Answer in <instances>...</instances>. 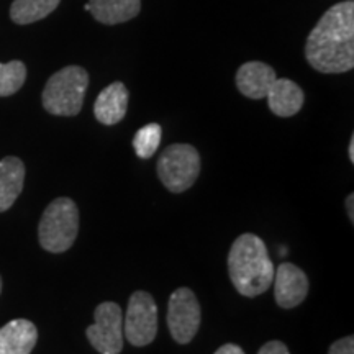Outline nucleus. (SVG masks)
<instances>
[{
	"label": "nucleus",
	"instance_id": "1",
	"mask_svg": "<svg viewBox=\"0 0 354 354\" xmlns=\"http://www.w3.org/2000/svg\"><path fill=\"white\" fill-rule=\"evenodd\" d=\"M305 57L318 73L342 74L354 68V2L323 13L305 44Z\"/></svg>",
	"mask_w": 354,
	"mask_h": 354
},
{
	"label": "nucleus",
	"instance_id": "2",
	"mask_svg": "<svg viewBox=\"0 0 354 354\" xmlns=\"http://www.w3.org/2000/svg\"><path fill=\"white\" fill-rule=\"evenodd\" d=\"M274 268L264 241L253 233L238 236L230 248L228 272L234 289L245 297H258L272 284Z\"/></svg>",
	"mask_w": 354,
	"mask_h": 354
},
{
	"label": "nucleus",
	"instance_id": "3",
	"mask_svg": "<svg viewBox=\"0 0 354 354\" xmlns=\"http://www.w3.org/2000/svg\"><path fill=\"white\" fill-rule=\"evenodd\" d=\"M88 86V74L81 66H66L43 88V107L57 117H74L81 112Z\"/></svg>",
	"mask_w": 354,
	"mask_h": 354
},
{
	"label": "nucleus",
	"instance_id": "4",
	"mask_svg": "<svg viewBox=\"0 0 354 354\" xmlns=\"http://www.w3.org/2000/svg\"><path fill=\"white\" fill-rule=\"evenodd\" d=\"M77 232L79 210L76 203L68 197L55 198L39 220V245L50 253H64L74 245Z\"/></svg>",
	"mask_w": 354,
	"mask_h": 354
},
{
	"label": "nucleus",
	"instance_id": "5",
	"mask_svg": "<svg viewBox=\"0 0 354 354\" xmlns=\"http://www.w3.org/2000/svg\"><path fill=\"white\" fill-rule=\"evenodd\" d=\"M201 174V154L185 143L171 145L158 161V176L171 192L180 194L190 189Z\"/></svg>",
	"mask_w": 354,
	"mask_h": 354
},
{
	"label": "nucleus",
	"instance_id": "6",
	"mask_svg": "<svg viewBox=\"0 0 354 354\" xmlns=\"http://www.w3.org/2000/svg\"><path fill=\"white\" fill-rule=\"evenodd\" d=\"M202 310L192 290L180 287L172 292L167 307V326L171 336L179 344H187L201 328Z\"/></svg>",
	"mask_w": 354,
	"mask_h": 354
},
{
	"label": "nucleus",
	"instance_id": "7",
	"mask_svg": "<svg viewBox=\"0 0 354 354\" xmlns=\"http://www.w3.org/2000/svg\"><path fill=\"white\" fill-rule=\"evenodd\" d=\"M158 307L148 292L138 290L130 297L125 315V336L133 346H146L156 338Z\"/></svg>",
	"mask_w": 354,
	"mask_h": 354
},
{
	"label": "nucleus",
	"instance_id": "8",
	"mask_svg": "<svg viewBox=\"0 0 354 354\" xmlns=\"http://www.w3.org/2000/svg\"><path fill=\"white\" fill-rule=\"evenodd\" d=\"M95 323L86 330L87 339L100 354H118L123 348V313L120 305L104 302L95 308Z\"/></svg>",
	"mask_w": 354,
	"mask_h": 354
},
{
	"label": "nucleus",
	"instance_id": "9",
	"mask_svg": "<svg viewBox=\"0 0 354 354\" xmlns=\"http://www.w3.org/2000/svg\"><path fill=\"white\" fill-rule=\"evenodd\" d=\"M274 295L282 308H294L300 305L308 294V277L299 266L282 263L274 271Z\"/></svg>",
	"mask_w": 354,
	"mask_h": 354
},
{
	"label": "nucleus",
	"instance_id": "10",
	"mask_svg": "<svg viewBox=\"0 0 354 354\" xmlns=\"http://www.w3.org/2000/svg\"><path fill=\"white\" fill-rule=\"evenodd\" d=\"M276 71L271 66L261 63V61H250L245 63L236 73L238 91L248 99H264L269 88L276 81Z\"/></svg>",
	"mask_w": 354,
	"mask_h": 354
},
{
	"label": "nucleus",
	"instance_id": "11",
	"mask_svg": "<svg viewBox=\"0 0 354 354\" xmlns=\"http://www.w3.org/2000/svg\"><path fill=\"white\" fill-rule=\"evenodd\" d=\"M37 339V326L25 318H17L0 328V354H30Z\"/></svg>",
	"mask_w": 354,
	"mask_h": 354
},
{
	"label": "nucleus",
	"instance_id": "12",
	"mask_svg": "<svg viewBox=\"0 0 354 354\" xmlns=\"http://www.w3.org/2000/svg\"><path fill=\"white\" fill-rule=\"evenodd\" d=\"M128 91L125 84L112 82L97 97L94 105L95 118L104 125H117L127 115Z\"/></svg>",
	"mask_w": 354,
	"mask_h": 354
},
{
	"label": "nucleus",
	"instance_id": "13",
	"mask_svg": "<svg viewBox=\"0 0 354 354\" xmlns=\"http://www.w3.org/2000/svg\"><path fill=\"white\" fill-rule=\"evenodd\" d=\"M268 105L277 117H292L302 109L304 91L290 79H276L268 92Z\"/></svg>",
	"mask_w": 354,
	"mask_h": 354
},
{
	"label": "nucleus",
	"instance_id": "14",
	"mask_svg": "<svg viewBox=\"0 0 354 354\" xmlns=\"http://www.w3.org/2000/svg\"><path fill=\"white\" fill-rule=\"evenodd\" d=\"M84 8L100 24L117 25L138 15L141 0H88Z\"/></svg>",
	"mask_w": 354,
	"mask_h": 354
},
{
	"label": "nucleus",
	"instance_id": "15",
	"mask_svg": "<svg viewBox=\"0 0 354 354\" xmlns=\"http://www.w3.org/2000/svg\"><path fill=\"white\" fill-rule=\"evenodd\" d=\"M25 166L19 158L7 156L0 161V212H6L21 194Z\"/></svg>",
	"mask_w": 354,
	"mask_h": 354
},
{
	"label": "nucleus",
	"instance_id": "16",
	"mask_svg": "<svg viewBox=\"0 0 354 354\" xmlns=\"http://www.w3.org/2000/svg\"><path fill=\"white\" fill-rule=\"evenodd\" d=\"M61 0H13L10 7V19L17 25H30L46 19L56 10Z\"/></svg>",
	"mask_w": 354,
	"mask_h": 354
},
{
	"label": "nucleus",
	"instance_id": "17",
	"mask_svg": "<svg viewBox=\"0 0 354 354\" xmlns=\"http://www.w3.org/2000/svg\"><path fill=\"white\" fill-rule=\"evenodd\" d=\"M161 136L162 128L158 123H148V125L141 127L133 138V148H135L136 156L141 159L153 158L161 145Z\"/></svg>",
	"mask_w": 354,
	"mask_h": 354
},
{
	"label": "nucleus",
	"instance_id": "18",
	"mask_svg": "<svg viewBox=\"0 0 354 354\" xmlns=\"http://www.w3.org/2000/svg\"><path fill=\"white\" fill-rule=\"evenodd\" d=\"M26 79V68L21 61H10L0 64V97L13 95L19 92Z\"/></svg>",
	"mask_w": 354,
	"mask_h": 354
},
{
	"label": "nucleus",
	"instance_id": "19",
	"mask_svg": "<svg viewBox=\"0 0 354 354\" xmlns=\"http://www.w3.org/2000/svg\"><path fill=\"white\" fill-rule=\"evenodd\" d=\"M328 354H354V338L346 336V338L338 339L330 346Z\"/></svg>",
	"mask_w": 354,
	"mask_h": 354
},
{
	"label": "nucleus",
	"instance_id": "20",
	"mask_svg": "<svg viewBox=\"0 0 354 354\" xmlns=\"http://www.w3.org/2000/svg\"><path fill=\"white\" fill-rule=\"evenodd\" d=\"M258 354H290L282 342H269L259 349Z\"/></svg>",
	"mask_w": 354,
	"mask_h": 354
},
{
	"label": "nucleus",
	"instance_id": "21",
	"mask_svg": "<svg viewBox=\"0 0 354 354\" xmlns=\"http://www.w3.org/2000/svg\"><path fill=\"white\" fill-rule=\"evenodd\" d=\"M215 354H245V351H243L238 344L228 343V344H223V346L216 349Z\"/></svg>",
	"mask_w": 354,
	"mask_h": 354
},
{
	"label": "nucleus",
	"instance_id": "22",
	"mask_svg": "<svg viewBox=\"0 0 354 354\" xmlns=\"http://www.w3.org/2000/svg\"><path fill=\"white\" fill-rule=\"evenodd\" d=\"M346 209H348L349 220L354 221V196H353V194H349L348 198H346Z\"/></svg>",
	"mask_w": 354,
	"mask_h": 354
},
{
	"label": "nucleus",
	"instance_id": "23",
	"mask_svg": "<svg viewBox=\"0 0 354 354\" xmlns=\"http://www.w3.org/2000/svg\"><path fill=\"white\" fill-rule=\"evenodd\" d=\"M348 153H349V161L354 162V136H351V140H349Z\"/></svg>",
	"mask_w": 354,
	"mask_h": 354
},
{
	"label": "nucleus",
	"instance_id": "24",
	"mask_svg": "<svg viewBox=\"0 0 354 354\" xmlns=\"http://www.w3.org/2000/svg\"><path fill=\"white\" fill-rule=\"evenodd\" d=\"M0 292H2V277H0Z\"/></svg>",
	"mask_w": 354,
	"mask_h": 354
}]
</instances>
